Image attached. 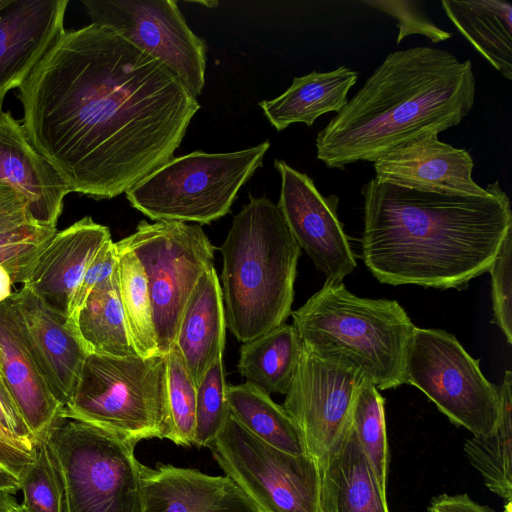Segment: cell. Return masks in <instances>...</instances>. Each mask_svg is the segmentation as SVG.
<instances>
[{
  "instance_id": "18",
  "label": "cell",
  "mask_w": 512,
  "mask_h": 512,
  "mask_svg": "<svg viewBox=\"0 0 512 512\" xmlns=\"http://www.w3.org/2000/svg\"><path fill=\"white\" fill-rule=\"evenodd\" d=\"M0 182L13 188L28 204L33 220L56 228L67 184L32 146L23 125L10 111L0 112Z\"/></svg>"
},
{
  "instance_id": "21",
  "label": "cell",
  "mask_w": 512,
  "mask_h": 512,
  "mask_svg": "<svg viewBox=\"0 0 512 512\" xmlns=\"http://www.w3.org/2000/svg\"><path fill=\"white\" fill-rule=\"evenodd\" d=\"M0 378L39 440L62 406L41 375L8 299L0 303Z\"/></svg>"
},
{
  "instance_id": "34",
  "label": "cell",
  "mask_w": 512,
  "mask_h": 512,
  "mask_svg": "<svg viewBox=\"0 0 512 512\" xmlns=\"http://www.w3.org/2000/svg\"><path fill=\"white\" fill-rule=\"evenodd\" d=\"M24 512H63L58 477L43 438L36 446V457L20 478Z\"/></svg>"
},
{
  "instance_id": "41",
  "label": "cell",
  "mask_w": 512,
  "mask_h": 512,
  "mask_svg": "<svg viewBox=\"0 0 512 512\" xmlns=\"http://www.w3.org/2000/svg\"><path fill=\"white\" fill-rule=\"evenodd\" d=\"M0 425L23 442L36 446L38 440L29 429L15 401L0 378Z\"/></svg>"
},
{
  "instance_id": "16",
  "label": "cell",
  "mask_w": 512,
  "mask_h": 512,
  "mask_svg": "<svg viewBox=\"0 0 512 512\" xmlns=\"http://www.w3.org/2000/svg\"><path fill=\"white\" fill-rule=\"evenodd\" d=\"M375 179L399 187L448 195L484 196L488 187L472 176L474 161L462 148L427 133L391 149L373 162Z\"/></svg>"
},
{
  "instance_id": "11",
  "label": "cell",
  "mask_w": 512,
  "mask_h": 512,
  "mask_svg": "<svg viewBox=\"0 0 512 512\" xmlns=\"http://www.w3.org/2000/svg\"><path fill=\"white\" fill-rule=\"evenodd\" d=\"M140 261L151 297L159 354L175 345L184 308L204 272L213 267L215 247L199 224L140 221L120 240Z\"/></svg>"
},
{
  "instance_id": "40",
  "label": "cell",
  "mask_w": 512,
  "mask_h": 512,
  "mask_svg": "<svg viewBox=\"0 0 512 512\" xmlns=\"http://www.w3.org/2000/svg\"><path fill=\"white\" fill-rule=\"evenodd\" d=\"M36 446L23 442L0 425V466L19 478L35 460Z\"/></svg>"
},
{
  "instance_id": "44",
  "label": "cell",
  "mask_w": 512,
  "mask_h": 512,
  "mask_svg": "<svg viewBox=\"0 0 512 512\" xmlns=\"http://www.w3.org/2000/svg\"><path fill=\"white\" fill-rule=\"evenodd\" d=\"M14 281L8 269L0 264V303L6 301L12 292Z\"/></svg>"
},
{
  "instance_id": "37",
  "label": "cell",
  "mask_w": 512,
  "mask_h": 512,
  "mask_svg": "<svg viewBox=\"0 0 512 512\" xmlns=\"http://www.w3.org/2000/svg\"><path fill=\"white\" fill-rule=\"evenodd\" d=\"M375 9L383 11L398 22L397 44L412 34L426 36L433 43L448 40L452 33L447 32L431 22L418 8L417 2L411 0H367L361 1Z\"/></svg>"
},
{
  "instance_id": "48",
  "label": "cell",
  "mask_w": 512,
  "mask_h": 512,
  "mask_svg": "<svg viewBox=\"0 0 512 512\" xmlns=\"http://www.w3.org/2000/svg\"><path fill=\"white\" fill-rule=\"evenodd\" d=\"M16 512H24V510L21 508L19 503H18Z\"/></svg>"
},
{
  "instance_id": "35",
  "label": "cell",
  "mask_w": 512,
  "mask_h": 512,
  "mask_svg": "<svg viewBox=\"0 0 512 512\" xmlns=\"http://www.w3.org/2000/svg\"><path fill=\"white\" fill-rule=\"evenodd\" d=\"M56 228L37 224L27 201L10 186L0 182V246L41 238H51Z\"/></svg>"
},
{
  "instance_id": "5",
  "label": "cell",
  "mask_w": 512,
  "mask_h": 512,
  "mask_svg": "<svg viewBox=\"0 0 512 512\" xmlns=\"http://www.w3.org/2000/svg\"><path fill=\"white\" fill-rule=\"evenodd\" d=\"M291 315L302 345L315 355L359 370L378 390L405 384L416 326L397 301L358 297L343 282H325Z\"/></svg>"
},
{
  "instance_id": "45",
  "label": "cell",
  "mask_w": 512,
  "mask_h": 512,
  "mask_svg": "<svg viewBox=\"0 0 512 512\" xmlns=\"http://www.w3.org/2000/svg\"><path fill=\"white\" fill-rule=\"evenodd\" d=\"M18 503L12 494L0 492V512H16Z\"/></svg>"
},
{
  "instance_id": "22",
  "label": "cell",
  "mask_w": 512,
  "mask_h": 512,
  "mask_svg": "<svg viewBox=\"0 0 512 512\" xmlns=\"http://www.w3.org/2000/svg\"><path fill=\"white\" fill-rule=\"evenodd\" d=\"M226 320L220 281L213 267L202 274L184 308L175 347L196 386L222 357Z\"/></svg>"
},
{
  "instance_id": "2",
  "label": "cell",
  "mask_w": 512,
  "mask_h": 512,
  "mask_svg": "<svg viewBox=\"0 0 512 512\" xmlns=\"http://www.w3.org/2000/svg\"><path fill=\"white\" fill-rule=\"evenodd\" d=\"M484 196L407 189L372 178L364 199L362 259L389 285L466 288L488 272L512 232L511 203L499 181Z\"/></svg>"
},
{
  "instance_id": "29",
  "label": "cell",
  "mask_w": 512,
  "mask_h": 512,
  "mask_svg": "<svg viewBox=\"0 0 512 512\" xmlns=\"http://www.w3.org/2000/svg\"><path fill=\"white\" fill-rule=\"evenodd\" d=\"M500 386V417L493 432L472 436L464 443L471 465L497 496L512 498V373L507 370Z\"/></svg>"
},
{
  "instance_id": "39",
  "label": "cell",
  "mask_w": 512,
  "mask_h": 512,
  "mask_svg": "<svg viewBox=\"0 0 512 512\" xmlns=\"http://www.w3.org/2000/svg\"><path fill=\"white\" fill-rule=\"evenodd\" d=\"M51 238L20 241L0 246V264L8 269L14 284L22 283L24 285L39 255Z\"/></svg>"
},
{
  "instance_id": "3",
  "label": "cell",
  "mask_w": 512,
  "mask_h": 512,
  "mask_svg": "<svg viewBox=\"0 0 512 512\" xmlns=\"http://www.w3.org/2000/svg\"><path fill=\"white\" fill-rule=\"evenodd\" d=\"M475 86L471 62L448 51L417 46L389 53L318 132L316 156L328 168L344 169L439 134L470 113Z\"/></svg>"
},
{
  "instance_id": "46",
  "label": "cell",
  "mask_w": 512,
  "mask_h": 512,
  "mask_svg": "<svg viewBox=\"0 0 512 512\" xmlns=\"http://www.w3.org/2000/svg\"><path fill=\"white\" fill-rule=\"evenodd\" d=\"M15 0H0V13L14 3Z\"/></svg>"
},
{
  "instance_id": "32",
  "label": "cell",
  "mask_w": 512,
  "mask_h": 512,
  "mask_svg": "<svg viewBox=\"0 0 512 512\" xmlns=\"http://www.w3.org/2000/svg\"><path fill=\"white\" fill-rule=\"evenodd\" d=\"M165 357L171 421L169 440L179 446H191L195 436L197 386L175 346Z\"/></svg>"
},
{
  "instance_id": "14",
  "label": "cell",
  "mask_w": 512,
  "mask_h": 512,
  "mask_svg": "<svg viewBox=\"0 0 512 512\" xmlns=\"http://www.w3.org/2000/svg\"><path fill=\"white\" fill-rule=\"evenodd\" d=\"M274 166L281 179L277 206L292 236L325 282H343L357 264L338 218V196H323L312 178L283 160H275Z\"/></svg>"
},
{
  "instance_id": "43",
  "label": "cell",
  "mask_w": 512,
  "mask_h": 512,
  "mask_svg": "<svg viewBox=\"0 0 512 512\" xmlns=\"http://www.w3.org/2000/svg\"><path fill=\"white\" fill-rule=\"evenodd\" d=\"M20 490V478L11 471L0 466V492H7L15 495Z\"/></svg>"
},
{
  "instance_id": "47",
  "label": "cell",
  "mask_w": 512,
  "mask_h": 512,
  "mask_svg": "<svg viewBox=\"0 0 512 512\" xmlns=\"http://www.w3.org/2000/svg\"><path fill=\"white\" fill-rule=\"evenodd\" d=\"M505 512H512V502L511 500L507 502L505 506Z\"/></svg>"
},
{
  "instance_id": "30",
  "label": "cell",
  "mask_w": 512,
  "mask_h": 512,
  "mask_svg": "<svg viewBox=\"0 0 512 512\" xmlns=\"http://www.w3.org/2000/svg\"><path fill=\"white\" fill-rule=\"evenodd\" d=\"M118 248L119 296L133 346L140 357L159 354L151 297L145 271L121 241Z\"/></svg>"
},
{
  "instance_id": "38",
  "label": "cell",
  "mask_w": 512,
  "mask_h": 512,
  "mask_svg": "<svg viewBox=\"0 0 512 512\" xmlns=\"http://www.w3.org/2000/svg\"><path fill=\"white\" fill-rule=\"evenodd\" d=\"M118 267V248L109 239L99 249L88 268L70 302L67 322L74 328L75 318L90 292L101 283L110 279ZM75 329V328H74ZM76 330V329H75Z\"/></svg>"
},
{
  "instance_id": "6",
  "label": "cell",
  "mask_w": 512,
  "mask_h": 512,
  "mask_svg": "<svg viewBox=\"0 0 512 512\" xmlns=\"http://www.w3.org/2000/svg\"><path fill=\"white\" fill-rule=\"evenodd\" d=\"M41 438L58 477L63 512H141L136 443L61 411Z\"/></svg>"
},
{
  "instance_id": "42",
  "label": "cell",
  "mask_w": 512,
  "mask_h": 512,
  "mask_svg": "<svg viewBox=\"0 0 512 512\" xmlns=\"http://www.w3.org/2000/svg\"><path fill=\"white\" fill-rule=\"evenodd\" d=\"M427 512H495L472 500L467 494H440L432 498Z\"/></svg>"
},
{
  "instance_id": "28",
  "label": "cell",
  "mask_w": 512,
  "mask_h": 512,
  "mask_svg": "<svg viewBox=\"0 0 512 512\" xmlns=\"http://www.w3.org/2000/svg\"><path fill=\"white\" fill-rule=\"evenodd\" d=\"M229 413L265 443L292 455L307 454L300 429L270 394L247 382L227 385Z\"/></svg>"
},
{
  "instance_id": "20",
  "label": "cell",
  "mask_w": 512,
  "mask_h": 512,
  "mask_svg": "<svg viewBox=\"0 0 512 512\" xmlns=\"http://www.w3.org/2000/svg\"><path fill=\"white\" fill-rule=\"evenodd\" d=\"M109 239V228L90 216L57 231L39 255L24 286L67 317L86 269Z\"/></svg>"
},
{
  "instance_id": "15",
  "label": "cell",
  "mask_w": 512,
  "mask_h": 512,
  "mask_svg": "<svg viewBox=\"0 0 512 512\" xmlns=\"http://www.w3.org/2000/svg\"><path fill=\"white\" fill-rule=\"evenodd\" d=\"M8 302L41 375L63 408L73 395L89 353L67 317L27 286L13 292Z\"/></svg>"
},
{
  "instance_id": "7",
  "label": "cell",
  "mask_w": 512,
  "mask_h": 512,
  "mask_svg": "<svg viewBox=\"0 0 512 512\" xmlns=\"http://www.w3.org/2000/svg\"><path fill=\"white\" fill-rule=\"evenodd\" d=\"M61 412L136 444L151 438L169 440L165 355L88 354Z\"/></svg>"
},
{
  "instance_id": "19",
  "label": "cell",
  "mask_w": 512,
  "mask_h": 512,
  "mask_svg": "<svg viewBox=\"0 0 512 512\" xmlns=\"http://www.w3.org/2000/svg\"><path fill=\"white\" fill-rule=\"evenodd\" d=\"M141 512H259L226 476L158 464L140 465Z\"/></svg>"
},
{
  "instance_id": "13",
  "label": "cell",
  "mask_w": 512,
  "mask_h": 512,
  "mask_svg": "<svg viewBox=\"0 0 512 512\" xmlns=\"http://www.w3.org/2000/svg\"><path fill=\"white\" fill-rule=\"evenodd\" d=\"M364 379L359 370L321 358L302 345L282 407L300 429L307 454L322 467L349 433Z\"/></svg>"
},
{
  "instance_id": "24",
  "label": "cell",
  "mask_w": 512,
  "mask_h": 512,
  "mask_svg": "<svg viewBox=\"0 0 512 512\" xmlns=\"http://www.w3.org/2000/svg\"><path fill=\"white\" fill-rule=\"evenodd\" d=\"M323 512H389L353 430L323 466Z\"/></svg>"
},
{
  "instance_id": "31",
  "label": "cell",
  "mask_w": 512,
  "mask_h": 512,
  "mask_svg": "<svg viewBox=\"0 0 512 512\" xmlns=\"http://www.w3.org/2000/svg\"><path fill=\"white\" fill-rule=\"evenodd\" d=\"M385 399L367 379L361 383L352 413L353 430L378 480L386 494L388 446L385 422Z\"/></svg>"
},
{
  "instance_id": "27",
  "label": "cell",
  "mask_w": 512,
  "mask_h": 512,
  "mask_svg": "<svg viewBox=\"0 0 512 512\" xmlns=\"http://www.w3.org/2000/svg\"><path fill=\"white\" fill-rule=\"evenodd\" d=\"M74 328L89 354L139 356L120 301L118 267L110 279L90 292L75 318Z\"/></svg>"
},
{
  "instance_id": "25",
  "label": "cell",
  "mask_w": 512,
  "mask_h": 512,
  "mask_svg": "<svg viewBox=\"0 0 512 512\" xmlns=\"http://www.w3.org/2000/svg\"><path fill=\"white\" fill-rule=\"evenodd\" d=\"M447 17L473 48L512 80V5L502 0H442Z\"/></svg>"
},
{
  "instance_id": "36",
  "label": "cell",
  "mask_w": 512,
  "mask_h": 512,
  "mask_svg": "<svg viewBox=\"0 0 512 512\" xmlns=\"http://www.w3.org/2000/svg\"><path fill=\"white\" fill-rule=\"evenodd\" d=\"M492 322L504 334L508 344L512 343V232L508 234L490 266Z\"/></svg>"
},
{
  "instance_id": "4",
  "label": "cell",
  "mask_w": 512,
  "mask_h": 512,
  "mask_svg": "<svg viewBox=\"0 0 512 512\" xmlns=\"http://www.w3.org/2000/svg\"><path fill=\"white\" fill-rule=\"evenodd\" d=\"M226 328L242 343L291 315L301 248L277 206L249 195L220 246Z\"/></svg>"
},
{
  "instance_id": "23",
  "label": "cell",
  "mask_w": 512,
  "mask_h": 512,
  "mask_svg": "<svg viewBox=\"0 0 512 512\" xmlns=\"http://www.w3.org/2000/svg\"><path fill=\"white\" fill-rule=\"evenodd\" d=\"M357 80L358 73L346 66L327 72L313 71L294 78L286 91L259 102V106L277 131L294 123L310 127L321 115L338 113L348 102V93Z\"/></svg>"
},
{
  "instance_id": "12",
  "label": "cell",
  "mask_w": 512,
  "mask_h": 512,
  "mask_svg": "<svg viewBox=\"0 0 512 512\" xmlns=\"http://www.w3.org/2000/svg\"><path fill=\"white\" fill-rule=\"evenodd\" d=\"M91 23L107 27L159 60L197 98L205 85L206 41L175 0H82Z\"/></svg>"
},
{
  "instance_id": "10",
  "label": "cell",
  "mask_w": 512,
  "mask_h": 512,
  "mask_svg": "<svg viewBox=\"0 0 512 512\" xmlns=\"http://www.w3.org/2000/svg\"><path fill=\"white\" fill-rule=\"evenodd\" d=\"M209 448L259 512H323V467L310 455L274 448L230 413Z\"/></svg>"
},
{
  "instance_id": "17",
  "label": "cell",
  "mask_w": 512,
  "mask_h": 512,
  "mask_svg": "<svg viewBox=\"0 0 512 512\" xmlns=\"http://www.w3.org/2000/svg\"><path fill=\"white\" fill-rule=\"evenodd\" d=\"M68 0H15L0 13V112L65 30Z\"/></svg>"
},
{
  "instance_id": "1",
  "label": "cell",
  "mask_w": 512,
  "mask_h": 512,
  "mask_svg": "<svg viewBox=\"0 0 512 512\" xmlns=\"http://www.w3.org/2000/svg\"><path fill=\"white\" fill-rule=\"evenodd\" d=\"M32 146L71 192L111 199L174 157L200 104L113 30H64L18 88Z\"/></svg>"
},
{
  "instance_id": "33",
  "label": "cell",
  "mask_w": 512,
  "mask_h": 512,
  "mask_svg": "<svg viewBox=\"0 0 512 512\" xmlns=\"http://www.w3.org/2000/svg\"><path fill=\"white\" fill-rule=\"evenodd\" d=\"M227 384L222 357L205 372L197 385L194 444L208 447L222 430L229 415Z\"/></svg>"
},
{
  "instance_id": "26",
  "label": "cell",
  "mask_w": 512,
  "mask_h": 512,
  "mask_svg": "<svg viewBox=\"0 0 512 512\" xmlns=\"http://www.w3.org/2000/svg\"><path fill=\"white\" fill-rule=\"evenodd\" d=\"M301 340L290 324L245 342L240 347L237 369L245 382L264 392L285 395L296 373Z\"/></svg>"
},
{
  "instance_id": "8",
  "label": "cell",
  "mask_w": 512,
  "mask_h": 512,
  "mask_svg": "<svg viewBox=\"0 0 512 512\" xmlns=\"http://www.w3.org/2000/svg\"><path fill=\"white\" fill-rule=\"evenodd\" d=\"M269 148L266 140L239 151L173 157L126 191V198L154 221L210 224L230 212Z\"/></svg>"
},
{
  "instance_id": "9",
  "label": "cell",
  "mask_w": 512,
  "mask_h": 512,
  "mask_svg": "<svg viewBox=\"0 0 512 512\" xmlns=\"http://www.w3.org/2000/svg\"><path fill=\"white\" fill-rule=\"evenodd\" d=\"M405 383L421 390L453 424L488 435L500 417V386L483 375L457 338L442 329L415 327L404 361Z\"/></svg>"
}]
</instances>
